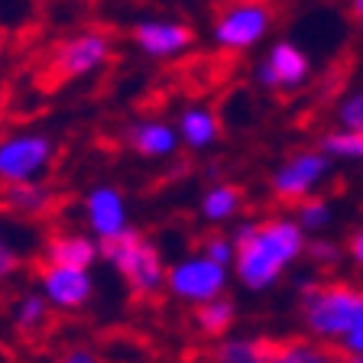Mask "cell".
Segmentation results:
<instances>
[{
    "label": "cell",
    "mask_w": 363,
    "mask_h": 363,
    "mask_svg": "<svg viewBox=\"0 0 363 363\" xmlns=\"http://www.w3.org/2000/svg\"><path fill=\"white\" fill-rule=\"evenodd\" d=\"M357 136H360V143H363V130H360V133H357Z\"/></svg>",
    "instance_id": "32"
},
{
    "label": "cell",
    "mask_w": 363,
    "mask_h": 363,
    "mask_svg": "<svg viewBox=\"0 0 363 363\" xmlns=\"http://www.w3.org/2000/svg\"><path fill=\"white\" fill-rule=\"evenodd\" d=\"M308 253H311V257H318L321 263H331V259L337 257V250H334L331 243H325V240H315V243L308 247Z\"/></svg>",
    "instance_id": "27"
},
{
    "label": "cell",
    "mask_w": 363,
    "mask_h": 363,
    "mask_svg": "<svg viewBox=\"0 0 363 363\" xmlns=\"http://www.w3.org/2000/svg\"><path fill=\"white\" fill-rule=\"evenodd\" d=\"M45 298L59 308H82L91 298V276L82 269H62V266H43Z\"/></svg>",
    "instance_id": "9"
},
{
    "label": "cell",
    "mask_w": 363,
    "mask_h": 363,
    "mask_svg": "<svg viewBox=\"0 0 363 363\" xmlns=\"http://www.w3.org/2000/svg\"><path fill=\"white\" fill-rule=\"evenodd\" d=\"M107 39L101 33H78V36L65 39V43L55 45V52L49 55V65H45V84H65L72 78L84 75L91 68H98L107 59Z\"/></svg>",
    "instance_id": "4"
},
{
    "label": "cell",
    "mask_w": 363,
    "mask_h": 363,
    "mask_svg": "<svg viewBox=\"0 0 363 363\" xmlns=\"http://www.w3.org/2000/svg\"><path fill=\"white\" fill-rule=\"evenodd\" d=\"M195 325L201 334L208 337H218L224 334L227 328L234 325V305L227 302V298H211V302H201L195 308Z\"/></svg>",
    "instance_id": "18"
},
{
    "label": "cell",
    "mask_w": 363,
    "mask_h": 363,
    "mask_svg": "<svg viewBox=\"0 0 363 363\" xmlns=\"http://www.w3.org/2000/svg\"><path fill=\"white\" fill-rule=\"evenodd\" d=\"M45 266H62V269H82L98 259V247L82 234H52L45 240Z\"/></svg>",
    "instance_id": "11"
},
{
    "label": "cell",
    "mask_w": 363,
    "mask_h": 363,
    "mask_svg": "<svg viewBox=\"0 0 363 363\" xmlns=\"http://www.w3.org/2000/svg\"><path fill=\"white\" fill-rule=\"evenodd\" d=\"M16 269H20V257H16V253L7 247V243L0 240V279H7V276H13Z\"/></svg>",
    "instance_id": "26"
},
{
    "label": "cell",
    "mask_w": 363,
    "mask_h": 363,
    "mask_svg": "<svg viewBox=\"0 0 363 363\" xmlns=\"http://www.w3.org/2000/svg\"><path fill=\"white\" fill-rule=\"evenodd\" d=\"M240 204V191L230 189V185H220V189H211L204 195V218L208 220H224L237 211Z\"/></svg>",
    "instance_id": "20"
},
{
    "label": "cell",
    "mask_w": 363,
    "mask_h": 363,
    "mask_svg": "<svg viewBox=\"0 0 363 363\" xmlns=\"http://www.w3.org/2000/svg\"><path fill=\"white\" fill-rule=\"evenodd\" d=\"M350 253H354L357 263H363V230H357V234L350 237Z\"/></svg>",
    "instance_id": "29"
},
{
    "label": "cell",
    "mask_w": 363,
    "mask_h": 363,
    "mask_svg": "<svg viewBox=\"0 0 363 363\" xmlns=\"http://www.w3.org/2000/svg\"><path fill=\"white\" fill-rule=\"evenodd\" d=\"M272 350H276V337L224 340L208 354V363H269Z\"/></svg>",
    "instance_id": "16"
},
{
    "label": "cell",
    "mask_w": 363,
    "mask_h": 363,
    "mask_svg": "<svg viewBox=\"0 0 363 363\" xmlns=\"http://www.w3.org/2000/svg\"><path fill=\"white\" fill-rule=\"evenodd\" d=\"M354 13H357V23L363 26V0H354Z\"/></svg>",
    "instance_id": "30"
},
{
    "label": "cell",
    "mask_w": 363,
    "mask_h": 363,
    "mask_svg": "<svg viewBox=\"0 0 363 363\" xmlns=\"http://www.w3.org/2000/svg\"><path fill=\"white\" fill-rule=\"evenodd\" d=\"M321 150L325 152H334V156H363V143L357 133H328L321 140Z\"/></svg>",
    "instance_id": "22"
},
{
    "label": "cell",
    "mask_w": 363,
    "mask_h": 363,
    "mask_svg": "<svg viewBox=\"0 0 363 363\" xmlns=\"http://www.w3.org/2000/svg\"><path fill=\"white\" fill-rule=\"evenodd\" d=\"M344 363H363V357H347L344 354Z\"/></svg>",
    "instance_id": "31"
},
{
    "label": "cell",
    "mask_w": 363,
    "mask_h": 363,
    "mask_svg": "<svg viewBox=\"0 0 363 363\" xmlns=\"http://www.w3.org/2000/svg\"><path fill=\"white\" fill-rule=\"evenodd\" d=\"M88 220L104 237H117L123 230V201L113 189H98L88 195Z\"/></svg>",
    "instance_id": "15"
},
{
    "label": "cell",
    "mask_w": 363,
    "mask_h": 363,
    "mask_svg": "<svg viewBox=\"0 0 363 363\" xmlns=\"http://www.w3.org/2000/svg\"><path fill=\"white\" fill-rule=\"evenodd\" d=\"M52 146L45 136H13L7 143H0V182L4 185H20L30 182L39 169L49 162Z\"/></svg>",
    "instance_id": "5"
},
{
    "label": "cell",
    "mask_w": 363,
    "mask_h": 363,
    "mask_svg": "<svg viewBox=\"0 0 363 363\" xmlns=\"http://www.w3.org/2000/svg\"><path fill=\"white\" fill-rule=\"evenodd\" d=\"M182 133H185V140H189L191 146H208L214 136H218V123H214L211 113L189 111L182 117Z\"/></svg>",
    "instance_id": "19"
},
{
    "label": "cell",
    "mask_w": 363,
    "mask_h": 363,
    "mask_svg": "<svg viewBox=\"0 0 363 363\" xmlns=\"http://www.w3.org/2000/svg\"><path fill=\"white\" fill-rule=\"evenodd\" d=\"M230 257H234V247H230V243H227L224 237L211 234V237H208V240H204V259H211V263L224 266Z\"/></svg>",
    "instance_id": "23"
},
{
    "label": "cell",
    "mask_w": 363,
    "mask_h": 363,
    "mask_svg": "<svg viewBox=\"0 0 363 363\" xmlns=\"http://www.w3.org/2000/svg\"><path fill=\"white\" fill-rule=\"evenodd\" d=\"M266 10L259 4H240V7L227 10L218 23V43L230 45V49H247L266 33Z\"/></svg>",
    "instance_id": "8"
},
{
    "label": "cell",
    "mask_w": 363,
    "mask_h": 363,
    "mask_svg": "<svg viewBox=\"0 0 363 363\" xmlns=\"http://www.w3.org/2000/svg\"><path fill=\"white\" fill-rule=\"evenodd\" d=\"M133 39L150 55H172L191 43V30L179 23H140L133 30Z\"/></svg>",
    "instance_id": "13"
},
{
    "label": "cell",
    "mask_w": 363,
    "mask_h": 363,
    "mask_svg": "<svg viewBox=\"0 0 363 363\" xmlns=\"http://www.w3.org/2000/svg\"><path fill=\"white\" fill-rule=\"evenodd\" d=\"M305 75H308V59L289 43H279L269 52V59L259 65V82L266 88H286V84L292 88L305 82Z\"/></svg>",
    "instance_id": "10"
},
{
    "label": "cell",
    "mask_w": 363,
    "mask_h": 363,
    "mask_svg": "<svg viewBox=\"0 0 363 363\" xmlns=\"http://www.w3.org/2000/svg\"><path fill=\"white\" fill-rule=\"evenodd\" d=\"M45 321H49V305H45V298L26 295L20 302V308H16V328H20V334H36Z\"/></svg>",
    "instance_id": "21"
},
{
    "label": "cell",
    "mask_w": 363,
    "mask_h": 363,
    "mask_svg": "<svg viewBox=\"0 0 363 363\" xmlns=\"http://www.w3.org/2000/svg\"><path fill=\"white\" fill-rule=\"evenodd\" d=\"M269 363H344V354L334 344H325V340L292 337V340H276Z\"/></svg>",
    "instance_id": "14"
},
{
    "label": "cell",
    "mask_w": 363,
    "mask_h": 363,
    "mask_svg": "<svg viewBox=\"0 0 363 363\" xmlns=\"http://www.w3.org/2000/svg\"><path fill=\"white\" fill-rule=\"evenodd\" d=\"M62 363H98V360H94V354H88V350H72V354L62 357Z\"/></svg>",
    "instance_id": "28"
},
{
    "label": "cell",
    "mask_w": 363,
    "mask_h": 363,
    "mask_svg": "<svg viewBox=\"0 0 363 363\" xmlns=\"http://www.w3.org/2000/svg\"><path fill=\"white\" fill-rule=\"evenodd\" d=\"M305 247L302 227L292 220H266V224L240 227L237 234V272L243 286L263 289L276 282L282 266L295 259Z\"/></svg>",
    "instance_id": "1"
},
{
    "label": "cell",
    "mask_w": 363,
    "mask_h": 363,
    "mask_svg": "<svg viewBox=\"0 0 363 363\" xmlns=\"http://www.w3.org/2000/svg\"><path fill=\"white\" fill-rule=\"evenodd\" d=\"M169 289L182 298H191V302H211L220 298L224 292V266L211 263V259H189V263H179L169 272Z\"/></svg>",
    "instance_id": "6"
},
{
    "label": "cell",
    "mask_w": 363,
    "mask_h": 363,
    "mask_svg": "<svg viewBox=\"0 0 363 363\" xmlns=\"http://www.w3.org/2000/svg\"><path fill=\"white\" fill-rule=\"evenodd\" d=\"M0 208L10 214H20V218H43V214H49L55 208V198L45 185L20 182V185H4Z\"/></svg>",
    "instance_id": "12"
},
{
    "label": "cell",
    "mask_w": 363,
    "mask_h": 363,
    "mask_svg": "<svg viewBox=\"0 0 363 363\" xmlns=\"http://www.w3.org/2000/svg\"><path fill=\"white\" fill-rule=\"evenodd\" d=\"M340 121L350 127V133H360V130H363V94H357V98H350L347 104H344Z\"/></svg>",
    "instance_id": "25"
},
{
    "label": "cell",
    "mask_w": 363,
    "mask_h": 363,
    "mask_svg": "<svg viewBox=\"0 0 363 363\" xmlns=\"http://www.w3.org/2000/svg\"><path fill=\"white\" fill-rule=\"evenodd\" d=\"M302 315L318 340L344 344L363 331V289L344 282H311L302 292Z\"/></svg>",
    "instance_id": "2"
},
{
    "label": "cell",
    "mask_w": 363,
    "mask_h": 363,
    "mask_svg": "<svg viewBox=\"0 0 363 363\" xmlns=\"http://www.w3.org/2000/svg\"><path fill=\"white\" fill-rule=\"evenodd\" d=\"M325 169H328V156H321V152H302V156H295L292 162H286L276 172L272 189H276V195L282 201H302L305 191L325 175Z\"/></svg>",
    "instance_id": "7"
},
{
    "label": "cell",
    "mask_w": 363,
    "mask_h": 363,
    "mask_svg": "<svg viewBox=\"0 0 363 363\" xmlns=\"http://www.w3.org/2000/svg\"><path fill=\"white\" fill-rule=\"evenodd\" d=\"M98 253L117 266V272L127 279L133 298H152L159 292V286H162V259H159L156 247L146 243L136 230L123 227L117 237H104Z\"/></svg>",
    "instance_id": "3"
},
{
    "label": "cell",
    "mask_w": 363,
    "mask_h": 363,
    "mask_svg": "<svg viewBox=\"0 0 363 363\" xmlns=\"http://www.w3.org/2000/svg\"><path fill=\"white\" fill-rule=\"evenodd\" d=\"M328 220V204L325 201H302V227H308V230H315V227H321Z\"/></svg>",
    "instance_id": "24"
},
{
    "label": "cell",
    "mask_w": 363,
    "mask_h": 363,
    "mask_svg": "<svg viewBox=\"0 0 363 363\" xmlns=\"http://www.w3.org/2000/svg\"><path fill=\"white\" fill-rule=\"evenodd\" d=\"M127 136L136 146V152H143V156H166L175 150V133L166 123H140Z\"/></svg>",
    "instance_id": "17"
}]
</instances>
